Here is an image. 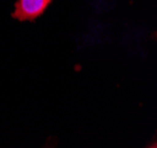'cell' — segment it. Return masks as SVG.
<instances>
[{"label":"cell","instance_id":"cell-1","mask_svg":"<svg viewBox=\"0 0 157 148\" xmlns=\"http://www.w3.org/2000/svg\"><path fill=\"white\" fill-rule=\"evenodd\" d=\"M52 0H18L13 17L20 21L34 20L49 5Z\"/></svg>","mask_w":157,"mask_h":148},{"label":"cell","instance_id":"cell-2","mask_svg":"<svg viewBox=\"0 0 157 148\" xmlns=\"http://www.w3.org/2000/svg\"><path fill=\"white\" fill-rule=\"evenodd\" d=\"M150 148H157V147H156V145H152V146H151Z\"/></svg>","mask_w":157,"mask_h":148}]
</instances>
